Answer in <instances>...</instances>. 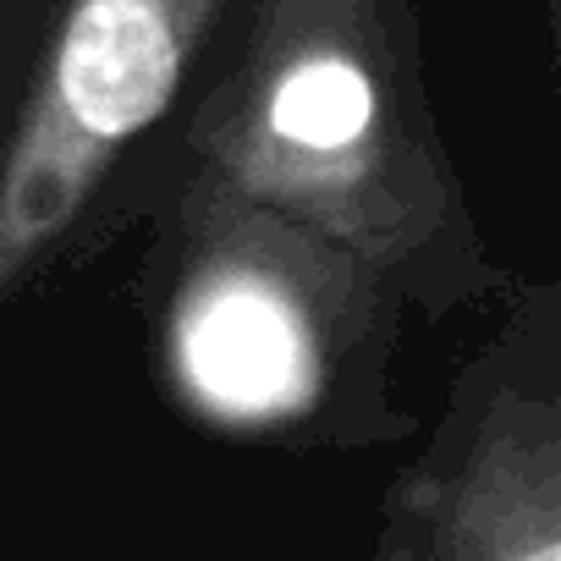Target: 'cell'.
<instances>
[{
  "label": "cell",
  "instance_id": "1",
  "mask_svg": "<svg viewBox=\"0 0 561 561\" xmlns=\"http://www.w3.org/2000/svg\"><path fill=\"white\" fill-rule=\"evenodd\" d=\"M133 304L154 391L198 430L264 451L402 440L408 304L353 248L193 176L160 204Z\"/></svg>",
  "mask_w": 561,
  "mask_h": 561
},
{
  "label": "cell",
  "instance_id": "2",
  "mask_svg": "<svg viewBox=\"0 0 561 561\" xmlns=\"http://www.w3.org/2000/svg\"><path fill=\"white\" fill-rule=\"evenodd\" d=\"M193 176L336 237L430 320L479 309L506 280L364 0H280L253 67L198 111Z\"/></svg>",
  "mask_w": 561,
  "mask_h": 561
},
{
  "label": "cell",
  "instance_id": "3",
  "mask_svg": "<svg viewBox=\"0 0 561 561\" xmlns=\"http://www.w3.org/2000/svg\"><path fill=\"white\" fill-rule=\"evenodd\" d=\"M375 561H561V293L528 287L380 506Z\"/></svg>",
  "mask_w": 561,
  "mask_h": 561
}]
</instances>
